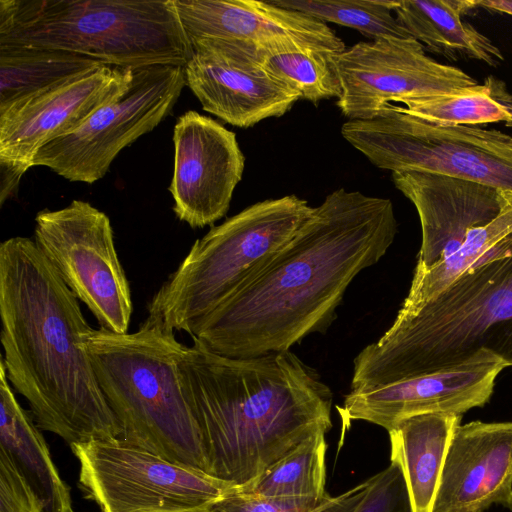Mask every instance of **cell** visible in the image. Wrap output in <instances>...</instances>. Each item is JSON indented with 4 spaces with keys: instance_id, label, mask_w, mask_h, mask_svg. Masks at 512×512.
<instances>
[{
    "instance_id": "obj_1",
    "label": "cell",
    "mask_w": 512,
    "mask_h": 512,
    "mask_svg": "<svg viewBox=\"0 0 512 512\" xmlns=\"http://www.w3.org/2000/svg\"><path fill=\"white\" fill-rule=\"evenodd\" d=\"M397 232L390 199L331 192L266 267L201 322L193 340L221 356L250 358L325 332L350 283L380 261Z\"/></svg>"
},
{
    "instance_id": "obj_2",
    "label": "cell",
    "mask_w": 512,
    "mask_h": 512,
    "mask_svg": "<svg viewBox=\"0 0 512 512\" xmlns=\"http://www.w3.org/2000/svg\"><path fill=\"white\" fill-rule=\"evenodd\" d=\"M1 344L6 376L41 430L68 444L120 439L87 347L79 300L27 237L0 244Z\"/></svg>"
},
{
    "instance_id": "obj_3",
    "label": "cell",
    "mask_w": 512,
    "mask_h": 512,
    "mask_svg": "<svg viewBox=\"0 0 512 512\" xmlns=\"http://www.w3.org/2000/svg\"><path fill=\"white\" fill-rule=\"evenodd\" d=\"M179 371L200 431L206 473L235 487L332 428L331 389L290 350L230 358L194 340Z\"/></svg>"
},
{
    "instance_id": "obj_4",
    "label": "cell",
    "mask_w": 512,
    "mask_h": 512,
    "mask_svg": "<svg viewBox=\"0 0 512 512\" xmlns=\"http://www.w3.org/2000/svg\"><path fill=\"white\" fill-rule=\"evenodd\" d=\"M482 349L512 366V256L470 268L416 314L394 320L354 358L350 388L431 373Z\"/></svg>"
},
{
    "instance_id": "obj_5",
    "label": "cell",
    "mask_w": 512,
    "mask_h": 512,
    "mask_svg": "<svg viewBox=\"0 0 512 512\" xmlns=\"http://www.w3.org/2000/svg\"><path fill=\"white\" fill-rule=\"evenodd\" d=\"M100 388L121 427V440L206 473L200 431L183 389L179 362L187 348L174 331L145 319L132 333L87 334Z\"/></svg>"
},
{
    "instance_id": "obj_6",
    "label": "cell",
    "mask_w": 512,
    "mask_h": 512,
    "mask_svg": "<svg viewBox=\"0 0 512 512\" xmlns=\"http://www.w3.org/2000/svg\"><path fill=\"white\" fill-rule=\"evenodd\" d=\"M0 45L130 69L184 67L193 53L173 0H0Z\"/></svg>"
},
{
    "instance_id": "obj_7",
    "label": "cell",
    "mask_w": 512,
    "mask_h": 512,
    "mask_svg": "<svg viewBox=\"0 0 512 512\" xmlns=\"http://www.w3.org/2000/svg\"><path fill=\"white\" fill-rule=\"evenodd\" d=\"M314 207L287 195L252 204L197 239L147 305V320L192 335L295 236Z\"/></svg>"
},
{
    "instance_id": "obj_8",
    "label": "cell",
    "mask_w": 512,
    "mask_h": 512,
    "mask_svg": "<svg viewBox=\"0 0 512 512\" xmlns=\"http://www.w3.org/2000/svg\"><path fill=\"white\" fill-rule=\"evenodd\" d=\"M392 179L415 206L422 231L411 286L395 318L403 320L512 233V191L426 172H393Z\"/></svg>"
},
{
    "instance_id": "obj_9",
    "label": "cell",
    "mask_w": 512,
    "mask_h": 512,
    "mask_svg": "<svg viewBox=\"0 0 512 512\" xmlns=\"http://www.w3.org/2000/svg\"><path fill=\"white\" fill-rule=\"evenodd\" d=\"M343 138L380 169L451 176L512 191V135L441 126L388 104L377 117L348 120Z\"/></svg>"
},
{
    "instance_id": "obj_10",
    "label": "cell",
    "mask_w": 512,
    "mask_h": 512,
    "mask_svg": "<svg viewBox=\"0 0 512 512\" xmlns=\"http://www.w3.org/2000/svg\"><path fill=\"white\" fill-rule=\"evenodd\" d=\"M79 485L100 512H206L235 486L121 439L71 445Z\"/></svg>"
},
{
    "instance_id": "obj_11",
    "label": "cell",
    "mask_w": 512,
    "mask_h": 512,
    "mask_svg": "<svg viewBox=\"0 0 512 512\" xmlns=\"http://www.w3.org/2000/svg\"><path fill=\"white\" fill-rule=\"evenodd\" d=\"M34 242L100 328L128 332L130 287L104 212L82 200L41 211L35 218Z\"/></svg>"
},
{
    "instance_id": "obj_12",
    "label": "cell",
    "mask_w": 512,
    "mask_h": 512,
    "mask_svg": "<svg viewBox=\"0 0 512 512\" xmlns=\"http://www.w3.org/2000/svg\"><path fill=\"white\" fill-rule=\"evenodd\" d=\"M186 85L184 67L133 69L130 88L75 131L43 146L33 160L69 181L103 178L119 152L152 131L173 110Z\"/></svg>"
},
{
    "instance_id": "obj_13",
    "label": "cell",
    "mask_w": 512,
    "mask_h": 512,
    "mask_svg": "<svg viewBox=\"0 0 512 512\" xmlns=\"http://www.w3.org/2000/svg\"><path fill=\"white\" fill-rule=\"evenodd\" d=\"M336 65L342 85L337 106L349 120L372 119L394 102L478 84L462 69L427 56L412 37L359 42L338 54Z\"/></svg>"
},
{
    "instance_id": "obj_14",
    "label": "cell",
    "mask_w": 512,
    "mask_h": 512,
    "mask_svg": "<svg viewBox=\"0 0 512 512\" xmlns=\"http://www.w3.org/2000/svg\"><path fill=\"white\" fill-rule=\"evenodd\" d=\"M184 66L186 85L209 112L226 123L249 128L286 114L298 95L263 64V53L250 44L216 38L191 42Z\"/></svg>"
},
{
    "instance_id": "obj_15",
    "label": "cell",
    "mask_w": 512,
    "mask_h": 512,
    "mask_svg": "<svg viewBox=\"0 0 512 512\" xmlns=\"http://www.w3.org/2000/svg\"><path fill=\"white\" fill-rule=\"evenodd\" d=\"M133 69L102 66L0 110V164L24 173L38 151L75 131L131 86Z\"/></svg>"
},
{
    "instance_id": "obj_16",
    "label": "cell",
    "mask_w": 512,
    "mask_h": 512,
    "mask_svg": "<svg viewBox=\"0 0 512 512\" xmlns=\"http://www.w3.org/2000/svg\"><path fill=\"white\" fill-rule=\"evenodd\" d=\"M506 365L482 349L466 361L392 384L350 391L336 406L344 433L353 421H366L387 431L399 420L426 413L462 416L491 398L495 380Z\"/></svg>"
},
{
    "instance_id": "obj_17",
    "label": "cell",
    "mask_w": 512,
    "mask_h": 512,
    "mask_svg": "<svg viewBox=\"0 0 512 512\" xmlns=\"http://www.w3.org/2000/svg\"><path fill=\"white\" fill-rule=\"evenodd\" d=\"M173 143V210L192 228L211 225L226 215L244 172L236 134L191 110L178 118Z\"/></svg>"
},
{
    "instance_id": "obj_18",
    "label": "cell",
    "mask_w": 512,
    "mask_h": 512,
    "mask_svg": "<svg viewBox=\"0 0 512 512\" xmlns=\"http://www.w3.org/2000/svg\"><path fill=\"white\" fill-rule=\"evenodd\" d=\"M191 42L204 38L250 44L263 55L307 47L342 53L346 46L333 29L305 13L269 1L173 0Z\"/></svg>"
},
{
    "instance_id": "obj_19",
    "label": "cell",
    "mask_w": 512,
    "mask_h": 512,
    "mask_svg": "<svg viewBox=\"0 0 512 512\" xmlns=\"http://www.w3.org/2000/svg\"><path fill=\"white\" fill-rule=\"evenodd\" d=\"M512 511V422L459 424L451 439L433 512Z\"/></svg>"
},
{
    "instance_id": "obj_20",
    "label": "cell",
    "mask_w": 512,
    "mask_h": 512,
    "mask_svg": "<svg viewBox=\"0 0 512 512\" xmlns=\"http://www.w3.org/2000/svg\"><path fill=\"white\" fill-rule=\"evenodd\" d=\"M461 416L426 413L389 430L391 462L401 469L412 512H433L446 454Z\"/></svg>"
},
{
    "instance_id": "obj_21",
    "label": "cell",
    "mask_w": 512,
    "mask_h": 512,
    "mask_svg": "<svg viewBox=\"0 0 512 512\" xmlns=\"http://www.w3.org/2000/svg\"><path fill=\"white\" fill-rule=\"evenodd\" d=\"M39 429L17 401L0 358V451L27 482L42 512H74L70 489L60 477Z\"/></svg>"
},
{
    "instance_id": "obj_22",
    "label": "cell",
    "mask_w": 512,
    "mask_h": 512,
    "mask_svg": "<svg viewBox=\"0 0 512 512\" xmlns=\"http://www.w3.org/2000/svg\"><path fill=\"white\" fill-rule=\"evenodd\" d=\"M477 1L398 0L394 14L410 37L424 49L457 61L474 59L496 67L504 61L500 49L461 15Z\"/></svg>"
},
{
    "instance_id": "obj_23",
    "label": "cell",
    "mask_w": 512,
    "mask_h": 512,
    "mask_svg": "<svg viewBox=\"0 0 512 512\" xmlns=\"http://www.w3.org/2000/svg\"><path fill=\"white\" fill-rule=\"evenodd\" d=\"M102 66L74 53L0 45V110Z\"/></svg>"
},
{
    "instance_id": "obj_24",
    "label": "cell",
    "mask_w": 512,
    "mask_h": 512,
    "mask_svg": "<svg viewBox=\"0 0 512 512\" xmlns=\"http://www.w3.org/2000/svg\"><path fill=\"white\" fill-rule=\"evenodd\" d=\"M325 433H317L278 459L250 483L237 487L240 491L277 498L315 499L322 501L326 493Z\"/></svg>"
},
{
    "instance_id": "obj_25",
    "label": "cell",
    "mask_w": 512,
    "mask_h": 512,
    "mask_svg": "<svg viewBox=\"0 0 512 512\" xmlns=\"http://www.w3.org/2000/svg\"><path fill=\"white\" fill-rule=\"evenodd\" d=\"M340 53L307 47L263 55L265 68L282 81L299 99L315 105L324 99L342 95V85L336 65Z\"/></svg>"
},
{
    "instance_id": "obj_26",
    "label": "cell",
    "mask_w": 512,
    "mask_h": 512,
    "mask_svg": "<svg viewBox=\"0 0 512 512\" xmlns=\"http://www.w3.org/2000/svg\"><path fill=\"white\" fill-rule=\"evenodd\" d=\"M276 6L299 11L323 22L357 30L372 40L408 38L398 22L392 0H270Z\"/></svg>"
},
{
    "instance_id": "obj_27",
    "label": "cell",
    "mask_w": 512,
    "mask_h": 512,
    "mask_svg": "<svg viewBox=\"0 0 512 512\" xmlns=\"http://www.w3.org/2000/svg\"><path fill=\"white\" fill-rule=\"evenodd\" d=\"M401 104L399 106L404 112L441 126H478L511 120L509 112L493 99L485 84L433 97L406 100Z\"/></svg>"
},
{
    "instance_id": "obj_28",
    "label": "cell",
    "mask_w": 512,
    "mask_h": 512,
    "mask_svg": "<svg viewBox=\"0 0 512 512\" xmlns=\"http://www.w3.org/2000/svg\"><path fill=\"white\" fill-rule=\"evenodd\" d=\"M365 499L355 512H412L399 466L393 462L369 478Z\"/></svg>"
},
{
    "instance_id": "obj_29",
    "label": "cell",
    "mask_w": 512,
    "mask_h": 512,
    "mask_svg": "<svg viewBox=\"0 0 512 512\" xmlns=\"http://www.w3.org/2000/svg\"><path fill=\"white\" fill-rule=\"evenodd\" d=\"M326 499L266 497L245 493L234 487L214 501L206 512H311Z\"/></svg>"
},
{
    "instance_id": "obj_30",
    "label": "cell",
    "mask_w": 512,
    "mask_h": 512,
    "mask_svg": "<svg viewBox=\"0 0 512 512\" xmlns=\"http://www.w3.org/2000/svg\"><path fill=\"white\" fill-rule=\"evenodd\" d=\"M0 512H42L33 491L2 451H0Z\"/></svg>"
},
{
    "instance_id": "obj_31",
    "label": "cell",
    "mask_w": 512,
    "mask_h": 512,
    "mask_svg": "<svg viewBox=\"0 0 512 512\" xmlns=\"http://www.w3.org/2000/svg\"><path fill=\"white\" fill-rule=\"evenodd\" d=\"M369 478L338 496H329L311 512H355L366 497Z\"/></svg>"
},
{
    "instance_id": "obj_32",
    "label": "cell",
    "mask_w": 512,
    "mask_h": 512,
    "mask_svg": "<svg viewBox=\"0 0 512 512\" xmlns=\"http://www.w3.org/2000/svg\"><path fill=\"white\" fill-rule=\"evenodd\" d=\"M484 84L488 87L493 99L502 105L511 115V120L505 123V125L512 127V93L502 80L494 76H488Z\"/></svg>"
},
{
    "instance_id": "obj_33",
    "label": "cell",
    "mask_w": 512,
    "mask_h": 512,
    "mask_svg": "<svg viewBox=\"0 0 512 512\" xmlns=\"http://www.w3.org/2000/svg\"><path fill=\"white\" fill-rule=\"evenodd\" d=\"M22 176H23V174L18 172L17 170H15L7 165L0 164V177H1V180H0V184H1L0 185V203H1V205H3L4 202L14 194Z\"/></svg>"
},
{
    "instance_id": "obj_34",
    "label": "cell",
    "mask_w": 512,
    "mask_h": 512,
    "mask_svg": "<svg viewBox=\"0 0 512 512\" xmlns=\"http://www.w3.org/2000/svg\"><path fill=\"white\" fill-rule=\"evenodd\" d=\"M477 5L512 16V0H482L477 1Z\"/></svg>"
}]
</instances>
